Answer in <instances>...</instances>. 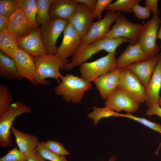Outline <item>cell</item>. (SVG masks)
Instances as JSON below:
<instances>
[{
  "label": "cell",
  "mask_w": 161,
  "mask_h": 161,
  "mask_svg": "<svg viewBox=\"0 0 161 161\" xmlns=\"http://www.w3.org/2000/svg\"><path fill=\"white\" fill-rule=\"evenodd\" d=\"M45 146L51 151L60 155H69L70 153L66 149L61 142L52 140L44 141Z\"/></svg>",
  "instance_id": "34"
},
{
  "label": "cell",
  "mask_w": 161,
  "mask_h": 161,
  "mask_svg": "<svg viewBox=\"0 0 161 161\" xmlns=\"http://www.w3.org/2000/svg\"><path fill=\"white\" fill-rule=\"evenodd\" d=\"M161 146V142L160 143V145H159V147H158V150H157V151L159 150V148L160 147V146Z\"/></svg>",
  "instance_id": "45"
},
{
  "label": "cell",
  "mask_w": 161,
  "mask_h": 161,
  "mask_svg": "<svg viewBox=\"0 0 161 161\" xmlns=\"http://www.w3.org/2000/svg\"><path fill=\"white\" fill-rule=\"evenodd\" d=\"M122 69L117 68L112 71L98 77L93 81L103 100H106L117 87Z\"/></svg>",
  "instance_id": "15"
},
{
  "label": "cell",
  "mask_w": 161,
  "mask_h": 161,
  "mask_svg": "<svg viewBox=\"0 0 161 161\" xmlns=\"http://www.w3.org/2000/svg\"><path fill=\"white\" fill-rule=\"evenodd\" d=\"M20 7L33 29H38L39 27L36 22L37 0H20Z\"/></svg>",
  "instance_id": "25"
},
{
  "label": "cell",
  "mask_w": 161,
  "mask_h": 161,
  "mask_svg": "<svg viewBox=\"0 0 161 161\" xmlns=\"http://www.w3.org/2000/svg\"><path fill=\"white\" fill-rule=\"evenodd\" d=\"M0 161H27L26 156L17 146L8 151L4 156L0 159Z\"/></svg>",
  "instance_id": "33"
},
{
  "label": "cell",
  "mask_w": 161,
  "mask_h": 161,
  "mask_svg": "<svg viewBox=\"0 0 161 161\" xmlns=\"http://www.w3.org/2000/svg\"><path fill=\"white\" fill-rule=\"evenodd\" d=\"M61 79V82L55 88L54 92L57 95L62 96L66 103H80L85 92L92 88L91 83L71 74H67Z\"/></svg>",
  "instance_id": "3"
},
{
  "label": "cell",
  "mask_w": 161,
  "mask_h": 161,
  "mask_svg": "<svg viewBox=\"0 0 161 161\" xmlns=\"http://www.w3.org/2000/svg\"><path fill=\"white\" fill-rule=\"evenodd\" d=\"M117 87L140 103L145 101V88L129 69H123Z\"/></svg>",
  "instance_id": "9"
},
{
  "label": "cell",
  "mask_w": 161,
  "mask_h": 161,
  "mask_svg": "<svg viewBox=\"0 0 161 161\" xmlns=\"http://www.w3.org/2000/svg\"><path fill=\"white\" fill-rule=\"evenodd\" d=\"M161 88V53L150 80L145 88V101L148 108L158 103Z\"/></svg>",
  "instance_id": "16"
},
{
  "label": "cell",
  "mask_w": 161,
  "mask_h": 161,
  "mask_svg": "<svg viewBox=\"0 0 161 161\" xmlns=\"http://www.w3.org/2000/svg\"><path fill=\"white\" fill-rule=\"evenodd\" d=\"M53 0H37V13L36 22L39 27L50 18L49 11L51 4Z\"/></svg>",
  "instance_id": "26"
},
{
  "label": "cell",
  "mask_w": 161,
  "mask_h": 161,
  "mask_svg": "<svg viewBox=\"0 0 161 161\" xmlns=\"http://www.w3.org/2000/svg\"><path fill=\"white\" fill-rule=\"evenodd\" d=\"M116 51L91 62H85L80 65L81 78L91 83L98 77L109 73L117 68Z\"/></svg>",
  "instance_id": "6"
},
{
  "label": "cell",
  "mask_w": 161,
  "mask_h": 161,
  "mask_svg": "<svg viewBox=\"0 0 161 161\" xmlns=\"http://www.w3.org/2000/svg\"><path fill=\"white\" fill-rule=\"evenodd\" d=\"M0 76L3 78L13 80L22 78L13 60L0 52Z\"/></svg>",
  "instance_id": "23"
},
{
  "label": "cell",
  "mask_w": 161,
  "mask_h": 161,
  "mask_svg": "<svg viewBox=\"0 0 161 161\" xmlns=\"http://www.w3.org/2000/svg\"><path fill=\"white\" fill-rule=\"evenodd\" d=\"M146 114L147 115H155L161 118V107L158 104L156 103L147 110Z\"/></svg>",
  "instance_id": "39"
},
{
  "label": "cell",
  "mask_w": 161,
  "mask_h": 161,
  "mask_svg": "<svg viewBox=\"0 0 161 161\" xmlns=\"http://www.w3.org/2000/svg\"><path fill=\"white\" fill-rule=\"evenodd\" d=\"M35 150L45 159L50 161H68L64 156L60 155L49 150L44 141L39 142Z\"/></svg>",
  "instance_id": "29"
},
{
  "label": "cell",
  "mask_w": 161,
  "mask_h": 161,
  "mask_svg": "<svg viewBox=\"0 0 161 161\" xmlns=\"http://www.w3.org/2000/svg\"><path fill=\"white\" fill-rule=\"evenodd\" d=\"M20 7V0H0V15L9 18Z\"/></svg>",
  "instance_id": "31"
},
{
  "label": "cell",
  "mask_w": 161,
  "mask_h": 161,
  "mask_svg": "<svg viewBox=\"0 0 161 161\" xmlns=\"http://www.w3.org/2000/svg\"><path fill=\"white\" fill-rule=\"evenodd\" d=\"M93 111L87 114V117L93 120V124L96 125L99 121L102 118L110 117H117L118 113L110 108L106 106L98 108L95 106L92 107Z\"/></svg>",
  "instance_id": "28"
},
{
  "label": "cell",
  "mask_w": 161,
  "mask_h": 161,
  "mask_svg": "<svg viewBox=\"0 0 161 161\" xmlns=\"http://www.w3.org/2000/svg\"><path fill=\"white\" fill-rule=\"evenodd\" d=\"M161 19L158 14L142 25L138 37L137 42L150 58L158 55L160 49L156 43L157 33Z\"/></svg>",
  "instance_id": "5"
},
{
  "label": "cell",
  "mask_w": 161,
  "mask_h": 161,
  "mask_svg": "<svg viewBox=\"0 0 161 161\" xmlns=\"http://www.w3.org/2000/svg\"><path fill=\"white\" fill-rule=\"evenodd\" d=\"M160 29L158 31L157 38V39H159L161 40V20L160 22ZM160 49H161V45L160 46Z\"/></svg>",
  "instance_id": "42"
},
{
  "label": "cell",
  "mask_w": 161,
  "mask_h": 161,
  "mask_svg": "<svg viewBox=\"0 0 161 161\" xmlns=\"http://www.w3.org/2000/svg\"><path fill=\"white\" fill-rule=\"evenodd\" d=\"M116 159V157L114 155L111 157L108 161H115Z\"/></svg>",
  "instance_id": "43"
},
{
  "label": "cell",
  "mask_w": 161,
  "mask_h": 161,
  "mask_svg": "<svg viewBox=\"0 0 161 161\" xmlns=\"http://www.w3.org/2000/svg\"><path fill=\"white\" fill-rule=\"evenodd\" d=\"M113 1L112 0H97L95 8L92 13L93 18L100 20L102 17V12Z\"/></svg>",
  "instance_id": "35"
},
{
  "label": "cell",
  "mask_w": 161,
  "mask_h": 161,
  "mask_svg": "<svg viewBox=\"0 0 161 161\" xmlns=\"http://www.w3.org/2000/svg\"><path fill=\"white\" fill-rule=\"evenodd\" d=\"M36 69L34 77V85H48L50 82L46 78H55L59 83V78L63 77L60 70L65 69L66 65L69 63L67 59L62 60L56 55H47L34 58Z\"/></svg>",
  "instance_id": "2"
},
{
  "label": "cell",
  "mask_w": 161,
  "mask_h": 161,
  "mask_svg": "<svg viewBox=\"0 0 161 161\" xmlns=\"http://www.w3.org/2000/svg\"><path fill=\"white\" fill-rule=\"evenodd\" d=\"M11 131L14 134L16 144L22 153L25 154L35 150L39 142L37 136L22 132L13 126Z\"/></svg>",
  "instance_id": "22"
},
{
  "label": "cell",
  "mask_w": 161,
  "mask_h": 161,
  "mask_svg": "<svg viewBox=\"0 0 161 161\" xmlns=\"http://www.w3.org/2000/svg\"><path fill=\"white\" fill-rule=\"evenodd\" d=\"M158 58L159 55L144 61L134 63L125 68L134 73L145 88L150 80Z\"/></svg>",
  "instance_id": "20"
},
{
  "label": "cell",
  "mask_w": 161,
  "mask_h": 161,
  "mask_svg": "<svg viewBox=\"0 0 161 161\" xmlns=\"http://www.w3.org/2000/svg\"><path fill=\"white\" fill-rule=\"evenodd\" d=\"M97 0H75L77 3L82 4L94 10Z\"/></svg>",
  "instance_id": "40"
},
{
  "label": "cell",
  "mask_w": 161,
  "mask_h": 161,
  "mask_svg": "<svg viewBox=\"0 0 161 161\" xmlns=\"http://www.w3.org/2000/svg\"><path fill=\"white\" fill-rule=\"evenodd\" d=\"M31 109L21 101L14 102L0 117V145L3 148L12 146L11 128L16 118L24 113L29 114Z\"/></svg>",
  "instance_id": "4"
},
{
  "label": "cell",
  "mask_w": 161,
  "mask_h": 161,
  "mask_svg": "<svg viewBox=\"0 0 161 161\" xmlns=\"http://www.w3.org/2000/svg\"><path fill=\"white\" fill-rule=\"evenodd\" d=\"M140 103L117 87L106 100L105 105L117 112L124 111L131 114L139 109Z\"/></svg>",
  "instance_id": "11"
},
{
  "label": "cell",
  "mask_w": 161,
  "mask_h": 161,
  "mask_svg": "<svg viewBox=\"0 0 161 161\" xmlns=\"http://www.w3.org/2000/svg\"><path fill=\"white\" fill-rule=\"evenodd\" d=\"M13 96L7 86L0 84V117L1 116L12 103Z\"/></svg>",
  "instance_id": "30"
},
{
  "label": "cell",
  "mask_w": 161,
  "mask_h": 161,
  "mask_svg": "<svg viewBox=\"0 0 161 161\" xmlns=\"http://www.w3.org/2000/svg\"><path fill=\"white\" fill-rule=\"evenodd\" d=\"M27 161H48L44 158L35 150H33L25 154Z\"/></svg>",
  "instance_id": "38"
},
{
  "label": "cell",
  "mask_w": 161,
  "mask_h": 161,
  "mask_svg": "<svg viewBox=\"0 0 161 161\" xmlns=\"http://www.w3.org/2000/svg\"><path fill=\"white\" fill-rule=\"evenodd\" d=\"M117 117L126 118L132 120L161 134V124L152 122L145 118L137 117L129 113L126 114L118 113Z\"/></svg>",
  "instance_id": "32"
},
{
  "label": "cell",
  "mask_w": 161,
  "mask_h": 161,
  "mask_svg": "<svg viewBox=\"0 0 161 161\" xmlns=\"http://www.w3.org/2000/svg\"><path fill=\"white\" fill-rule=\"evenodd\" d=\"M93 12L84 4L77 3L74 12L67 20L82 38L88 33L93 23Z\"/></svg>",
  "instance_id": "12"
},
{
  "label": "cell",
  "mask_w": 161,
  "mask_h": 161,
  "mask_svg": "<svg viewBox=\"0 0 161 161\" xmlns=\"http://www.w3.org/2000/svg\"><path fill=\"white\" fill-rule=\"evenodd\" d=\"M34 30L20 7L8 18L7 31L16 39L25 36Z\"/></svg>",
  "instance_id": "17"
},
{
  "label": "cell",
  "mask_w": 161,
  "mask_h": 161,
  "mask_svg": "<svg viewBox=\"0 0 161 161\" xmlns=\"http://www.w3.org/2000/svg\"><path fill=\"white\" fill-rule=\"evenodd\" d=\"M68 24L67 20L50 17L40 27L41 39L48 54L56 55L57 40Z\"/></svg>",
  "instance_id": "7"
},
{
  "label": "cell",
  "mask_w": 161,
  "mask_h": 161,
  "mask_svg": "<svg viewBox=\"0 0 161 161\" xmlns=\"http://www.w3.org/2000/svg\"><path fill=\"white\" fill-rule=\"evenodd\" d=\"M130 41L129 40L122 37L110 38L104 37L88 44L80 45L71 62L66 65L65 70H69L80 65L101 51L105 50L108 53L116 51L120 45Z\"/></svg>",
  "instance_id": "1"
},
{
  "label": "cell",
  "mask_w": 161,
  "mask_h": 161,
  "mask_svg": "<svg viewBox=\"0 0 161 161\" xmlns=\"http://www.w3.org/2000/svg\"><path fill=\"white\" fill-rule=\"evenodd\" d=\"M120 12L108 11L102 18L93 22L88 33L82 38L80 45H87L104 37Z\"/></svg>",
  "instance_id": "10"
},
{
  "label": "cell",
  "mask_w": 161,
  "mask_h": 161,
  "mask_svg": "<svg viewBox=\"0 0 161 161\" xmlns=\"http://www.w3.org/2000/svg\"><path fill=\"white\" fill-rule=\"evenodd\" d=\"M158 0H145V7L151 12L154 15L158 14L160 13L159 8L158 7Z\"/></svg>",
  "instance_id": "37"
},
{
  "label": "cell",
  "mask_w": 161,
  "mask_h": 161,
  "mask_svg": "<svg viewBox=\"0 0 161 161\" xmlns=\"http://www.w3.org/2000/svg\"><path fill=\"white\" fill-rule=\"evenodd\" d=\"M0 49L3 54L12 59L19 49L16 39L7 31L0 32Z\"/></svg>",
  "instance_id": "24"
},
{
  "label": "cell",
  "mask_w": 161,
  "mask_h": 161,
  "mask_svg": "<svg viewBox=\"0 0 161 161\" xmlns=\"http://www.w3.org/2000/svg\"><path fill=\"white\" fill-rule=\"evenodd\" d=\"M141 0H117L109 4L106 8L108 11L115 12L118 11L125 13H131L134 5Z\"/></svg>",
  "instance_id": "27"
},
{
  "label": "cell",
  "mask_w": 161,
  "mask_h": 161,
  "mask_svg": "<svg viewBox=\"0 0 161 161\" xmlns=\"http://www.w3.org/2000/svg\"><path fill=\"white\" fill-rule=\"evenodd\" d=\"M158 104L160 106H161V97H160Z\"/></svg>",
  "instance_id": "44"
},
{
  "label": "cell",
  "mask_w": 161,
  "mask_h": 161,
  "mask_svg": "<svg viewBox=\"0 0 161 161\" xmlns=\"http://www.w3.org/2000/svg\"><path fill=\"white\" fill-rule=\"evenodd\" d=\"M77 4L75 0H53L50 6V16L67 21L74 12Z\"/></svg>",
  "instance_id": "21"
},
{
  "label": "cell",
  "mask_w": 161,
  "mask_h": 161,
  "mask_svg": "<svg viewBox=\"0 0 161 161\" xmlns=\"http://www.w3.org/2000/svg\"><path fill=\"white\" fill-rule=\"evenodd\" d=\"M12 59L21 78L28 80L33 84L36 69L34 58L28 53L19 49Z\"/></svg>",
  "instance_id": "18"
},
{
  "label": "cell",
  "mask_w": 161,
  "mask_h": 161,
  "mask_svg": "<svg viewBox=\"0 0 161 161\" xmlns=\"http://www.w3.org/2000/svg\"><path fill=\"white\" fill-rule=\"evenodd\" d=\"M63 37L60 45L58 47L56 55L64 60L76 53L82 38L73 26L69 23L63 31Z\"/></svg>",
  "instance_id": "13"
},
{
  "label": "cell",
  "mask_w": 161,
  "mask_h": 161,
  "mask_svg": "<svg viewBox=\"0 0 161 161\" xmlns=\"http://www.w3.org/2000/svg\"><path fill=\"white\" fill-rule=\"evenodd\" d=\"M138 4H135L132 8L133 12L136 18L142 20L149 18L151 16V12L146 7H142Z\"/></svg>",
  "instance_id": "36"
},
{
  "label": "cell",
  "mask_w": 161,
  "mask_h": 161,
  "mask_svg": "<svg viewBox=\"0 0 161 161\" xmlns=\"http://www.w3.org/2000/svg\"><path fill=\"white\" fill-rule=\"evenodd\" d=\"M8 27V18L0 15V32L7 31Z\"/></svg>",
  "instance_id": "41"
},
{
  "label": "cell",
  "mask_w": 161,
  "mask_h": 161,
  "mask_svg": "<svg viewBox=\"0 0 161 161\" xmlns=\"http://www.w3.org/2000/svg\"><path fill=\"white\" fill-rule=\"evenodd\" d=\"M149 58L138 42L134 44H129L117 59V68L123 69L134 63Z\"/></svg>",
  "instance_id": "19"
},
{
  "label": "cell",
  "mask_w": 161,
  "mask_h": 161,
  "mask_svg": "<svg viewBox=\"0 0 161 161\" xmlns=\"http://www.w3.org/2000/svg\"><path fill=\"white\" fill-rule=\"evenodd\" d=\"M16 40L19 49L28 53L34 58L48 54L41 39L40 27Z\"/></svg>",
  "instance_id": "14"
},
{
  "label": "cell",
  "mask_w": 161,
  "mask_h": 161,
  "mask_svg": "<svg viewBox=\"0 0 161 161\" xmlns=\"http://www.w3.org/2000/svg\"><path fill=\"white\" fill-rule=\"evenodd\" d=\"M114 22L105 37L110 38H125L129 40V44H132L137 42L142 25L130 22L121 12L118 15Z\"/></svg>",
  "instance_id": "8"
}]
</instances>
